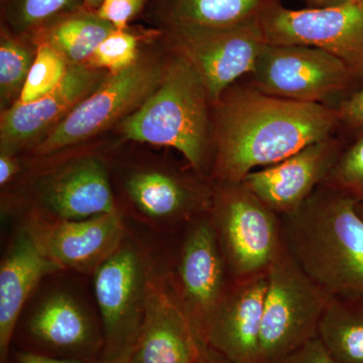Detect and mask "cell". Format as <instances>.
I'll use <instances>...</instances> for the list:
<instances>
[{"label": "cell", "instance_id": "cell-1", "mask_svg": "<svg viewBox=\"0 0 363 363\" xmlns=\"http://www.w3.org/2000/svg\"><path fill=\"white\" fill-rule=\"evenodd\" d=\"M337 108L271 96L236 82L212 104L210 182H241L334 135Z\"/></svg>", "mask_w": 363, "mask_h": 363}, {"label": "cell", "instance_id": "cell-2", "mask_svg": "<svg viewBox=\"0 0 363 363\" xmlns=\"http://www.w3.org/2000/svg\"><path fill=\"white\" fill-rule=\"evenodd\" d=\"M358 202L321 185L281 217L289 252L329 297L363 296V218Z\"/></svg>", "mask_w": 363, "mask_h": 363}, {"label": "cell", "instance_id": "cell-3", "mask_svg": "<svg viewBox=\"0 0 363 363\" xmlns=\"http://www.w3.org/2000/svg\"><path fill=\"white\" fill-rule=\"evenodd\" d=\"M112 135L121 143L176 150L189 168L209 180L213 160L212 102L201 79L175 52L169 51L159 87Z\"/></svg>", "mask_w": 363, "mask_h": 363}, {"label": "cell", "instance_id": "cell-4", "mask_svg": "<svg viewBox=\"0 0 363 363\" xmlns=\"http://www.w3.org/2000/svg\"><path fill=\"white\" fill-rule=\"evenodd\" d=\"M113 135L52 156L28 159L20 195L32 211L66 220H80L118 211L109 168Z\"/></svg>", "mask_w": 363, "mask_h": 363}, {"label": "cell", "instance_id": "cell-5", "mask_svg": "<svg viewBox=\"0 0 363 363\" xmlns=\"http://www.w3.org/2000/svg\"><path fill=\"white\" fill-rule=\"evenodd\" d=\"M169 58L159 30L150 28L135 63L109 73L42 143L23 156L49 157L111 135L159 87Z\"/></svg>", "mask_w": 363, "mask_h": 363}, {"label": "cell", "instance_id": "cell-6", "mask_svg": "<svg viewBox=\"0 0 363 363\" xmlns=\"http://www.w3.org/2000/svg\"><path fill=\"white\" fill-rule=\"evenodd\" d=\"M209 216L233 281L264 276L285 247L281 216L241 182H211Z\"/></svg>", "mask_w": 363, "mask_h": 363}, {"label": "cell", "instance_id": "cell-7", "mask_svg": "<svg viewBox=\"0 0 363 363\" xmlns=\"http://www.w3.org/2000/svg\"><path fill=\"white\" fill-rule=\"evenodd\" d=\"M329 297L285 247L267 272L259 363H284L318 336Z\"/></svg>", "mask_w": 363, "mask_h": 363}, {"label": "cell", "instance_id": "cell-8", "mask_svg": "<svg viewBox=\"0 0 363 363\" xmlns=\"http://www.w3.org/2000/svg\"><path fill=\"white\" fill-rule=\"evenodd\" d=\"M150 276L133 243L121 245L94 272L104 347L97 362H128L140 330Z\"/></svg>", "mask_w": 363, "mask_h": 363}, {"label": "cell", "instance_id": "cell-9", "mask_svg": "<svg viewBox=\"0 0 363 363\" xmlns=\"http://www.w3.org/2000/svg\"><path fill=\"white\" fill-rule=\"evenodd\" d=\"M250 77L253 87L271 96L328 106L357 82L350 69L329 52L267 43Z\"/></svg>", "mask_w": 363, "mask_h": 363}, {"label": "cell", "instance_id": "cell-10", "mask_svg": "<svg viewBox=\"0 0 363 363\" xmlns=\"http://www.w3.org/2000/svg\"><path fill=\"white\" fill-rule=\"evenodd\" d=\"M162 42L201 79L212 104L250 75L266 45L260 23L227 28L157 30Z\"/></svg>", "mask_w": 363, "mask_h": 363}, {"label": "cell", "instance_id": "cell-11", "mask_svg": "<svg viewBox=\"0 0 363 363\" xmlns=\"http://www.w3.org/2000/svg\"><path fill=\"white\" fill-rule=\"evenodd\" d=\"M267 44L317 48L341 60L363 81V6L350 1L326 9H290L281 2L259 21Z\"/></svg>", "mask_w": 363, "mask_h": 363}, {"label": "cell", "instance_id": "cell-12", "mask_svg": "<svg viewBox=\"0 0 363 363\" xmlns=\"http://www.w3.org/2000/svg\"><path fill=\"white\" fill-rule=\"evenodd\" d=\"M233 283L208 212L191 221L173 283L182 308L206 348L210 326Z\"/></svg>", "mask_w": 363, "mask_h": 363}, {"label": "cell", "instance_id": "cell-13", "mask_svg": "<svg viewBox=\"0 0 363 363\" xmlns=\"http://www.w3.org/2000/svg\"><path fill=\"white\" fill-rule=\"evenodd\" d=\"M135 162L121 167V186L124 197L140 213L156 220L193 221L209 212L211 182L152 159Z\"/></svg>", "mask_w": 363, "mask_h": 363}, {"label": "cell", "instance_id": "cell-14", "mask_svg": "<svg viewBox=\"0 0 363 363\" xmlns=\"http://www.w3.org/2000/svg\"><path fill=\"white\" fill-rule=\"evenodd\" d=\"M108 72L88 65L69 66L65 77L44 97L13 106L0 113V152L26 155L47 138L86 97Z\"/></svg>", "mask_w": 363, "mask_h": 363}, {"label": "cell", "instance_id": "cell-15", "mask_svg": "<svg viewBox=\"0 0 363 363\" xmlns=\"http://www.w3.org/2000/svg\"><path fill=\"white\" fill-rule=\"evenodd\" d=\"M128 363H221L184 311L173 283L150 278L142 330Z\"/></svg>", "mask_w": 363, "mask_h": 363}, {"label": "cell", "instance_id": "cell-16", "mask_svg": "<svg viewBox=\"0 0 363 363\" xmlns=\"http://www.w3.org/2000/svg\"><path fill=\"white\" fill-rule=\"evenodd\" d=\"M25 228L42 252L62 269L95 272L125 240L119 211L80 220L30 211Z\"/></svg>", "mask_w": 363, "mask_h": 363}, {"label": "cell", "instance_id": "cell-17", "mask_svg": "<svg viewBox=\"0 0 363 363\" xmlns=\"http://www.w3.org/2000/svg\"><path fill=\"white\" fill-rule=\"evenodd\" d=\"M342 150L341 140L332 135L278 164L255 169L241 183L274 213L288 216L323 184Z\"/></svg>", "mask_w": 363, "mask_h": 363}, {"label": "cell", "instance_id": "cell-18", "mask_svg": "<svg viewBox=\"0 0 363 363\" xmlns=\"http://www.w3.org/2000/svg\"><path fill=\"white\" fill-rule=\"evenodd\" d=\"M267 274L234 281L207 336V348L222 363H259Z\"/></svg>", "mask_w": 363, "mask_h": 363}, {"label": "cell", "instance_id": "cell-19", "mask_svg": "<svg viewBox=\"0 0 363 363\" xmlns=\"http://www.w3.org/2000/svg\"><path fill=\"white\" fill-rule=\"evenodd\" d=\"M23 227L14 236L0 266V360L6 363L23 306L45 277L61 271Z\"/></svg>", "mask_w": 363, "mask_h": 363}, {"label": "cell", "instance_id": "cell-20", "mask_svg": "<svg viewBox=\"0 0 363 363\" xmlns=\"http://www.w3.org/2000/svg\"><path fill=\"white\" fill-rule=\"evenodd\" d=\"M28 334L44 350L84 363L96 362L104 347V337L84 310L65 295L52 296L40 306L28 321Z\"/></svg>", "mask_w": 363, "mask_h": 363}, {"label": "cell", "instance_id": "cell-21", "mask_svg": "<svg viewBox=\"0 0 363 363\" xmlns=\"http://www.w3.org/2000/svg\"><path fill=\"white\" fill-rule=\"evenodd\" d=\"M281 0H149L147 23L157 30L227 28L259 23Z\"/></svg>", "mask_w": 363, "mask_h": 363}, {"label": "cell", "instance_id": "cell-22", "mask_svg": "<svg viewBox=\"0 0 363 363\" xmlns=\"http://www.w3.org/2000/svg\"><path fill=\"white\" fill-rule=\"evenodd\" d=\"M116 28L96 11L83 6L50 21L30 37L55 50L69 66L86 65L98 45Z\"/></svg>", "mask_w": 363, "mask_h": 363}, {"label": "cell", "instance_id": "cell-23", "mask_svg": "<svg viewBox=\"0 0 363 363\" xmlns=\"http://www.w3.org/2000/svg\"><path fill=\"white\" fill-rule=\"evenodd\" d=\"M358 297H330L318 337L339 363H363V304Z\"/></svg>", "mask_w": 363, "mask_h": 363}, {"label": "cell", "instance_id": "cell-24", "mask_svg": "<svg viewBox=\"0 0 363 363\" xmlns=\"http://www.w3.org/2000/svg\"><path fill=\"white\" fill-rule=\"evenodd\" d=\"M37 52L38 45L30 35L0 25V112L20 100Z\"/></svg>", "mask_w": 363, "mask_h": 363}, {"label": "cell", "instance_id": "cell-25", "mask_svg": "<svg viewBox=\"0 0 363 363\" xmlns=\"http://www.w3.org/2000/svg\"><path fill=\"white\" fill-rule=\"evenodd\" d=\"M83 6V0H0L1 26L32 35L50 21Z\"/></svg>", "mask_w": 363, "mask_h": 363}, {"label": "cell", "instance_id": "cell-26", "mask_svg": "<svg viewBox=\"0 0 363 363\" xmlns=\"http://www.w3.org/2000/svg\"><path fill=\"white\" fill-rule=\"evenodd\" d=\"M150 28H130L116 30L101 43L86 65L117 73L135 63Z\"/></svg>", "mask_w": 363, "mask_h": 363}, {"label": "cell", "instance_id": "cell-27", "mask_svg": "<svg viewBox=\"0 0 363 363\" xmlns=\"http://www.w3.org/2000/svg\"><path fill=\"white\" fill-rule=\"evenodd\" d=\"M69 65L65 60L48 45H38L37 57L21 91L18 102L23 104H32L61 83L65 77Z\"/></svg>", "mask_w": 363, "mask_h": 363}, {"label": "cell", "instance_id": "cell-28", "mask_svg": "<svg viewBox=\"0 0 363 363\" xmlns=\"http://www.w3.org/2000/svg\"><path fill=\"white\" fill-rule=\"evenodd\" d=\"M322 185L363 203V135L342 150Z\"/></svg>", "mask_w": 363, "mask_h": 363}, {"label": "cell", "instance_id": "cell-29", "mask_svg": "<svg viewBox=\"0 0 363 363\" xmlns=\"http://www.w3.org/2000/svg\"><path fill=\"white\" fill-rule=\"evenodd\" d=\"M149 0H104L97 13L114 26L116 30H126L130 23L147 7Z\"/></svg>", "mask_w": 363, "mask_h": 363}, {"label": "cell", "instance_id": "cell-30", "mask_svg": "<svg viewBox=\"0 0 363 363\" xmlns=\"http://www.w3.org/2000/svg\"><path fill=\"white\" fill-rule=\"evenodd\" d=\"M336 108L341 125L363 133V85L343 99Z\"/></svg>", "mask_w": 363, "mask_h": 363}, {"label": "cell", "instance_id": "cell-31", "mask_svg": "<svg viewBox=\"0 0 363 363\" xmlns=\"http://www.w3.org/2000/svg\"><path fill=\"white\" fill-rule=\"evenodd\" d=\"M284 363H339L327 350L320 338H313Z\"/></svg>", "mask_w": 363, "mask_h": 363}, {"label": "cell", "instance_id": "cell-32", "mask_svg": "<svg viewBox=\"0 0 363 363\" xmlns=\"http://www.w3.org/2000/svg\"><path fill=\"white\" fill-rule=\"evenodd\" d=\"M25 157L21 155H9L0 152V186L6 188L20 177L23 172Z\"/></svg>", "mask_w": 363, "mask_h": 363}, {"label": "cell", "instance_id": "cell-33", "mask_svg": "<svg viewBox=\"0 0 363 363\" xmlns=\"http://www.w3.org/2000/svg\"><path fill=\"white\" fill-rule=\"evenodd\" d=\"M16 362L18 363H84L79 360L61 359L30 352V351H21L16 353Z\"/></svg>", "mask_w": 363, "mask_h": 363}, {"label": "cell", "instance_id": "cell-34", "mask_svg": "<svg viewBox=\"0 0 363 363\" xmlns=\"http://www.w3.org/2000/svg\"><path fill=\"white\" fill-rule=\"evenodd\" d=\"M351 0H305L309 9H326V7H334L342 6Z\"/></svg>", "mask_w": 363, "mask_h": 363}, {"label": "cell", "instance_id": "cell-35", "mask_svg": "<svg viewBox=\"0 0 363 363\" xmlns=\"http://www.w3.org/2000/svg\"><path fill=\"white\" fill-rule=\"evenodd\" d=\"M104 1V0H83V4H84L85 7L91 9V11H97Z\"/></svg>", "mask_w": 363, "mask_h": 363}, {"label": "cell", "instance_id": "cell-36", "mask_svg": "<svg viewBox=\"0 0 363 363\" xmlns=\"http://www.w3.org/2000/svg\"><path fill=\"white\" fill-rule=\"evenodd\" d=\"M357 209L358 212H359V214L362 215L363 218V203H358Z\"/></svg>", "mask_w": 363, "mask_h": 363}, {"label": "cell", "instance_id": "cell-37", "mask_svg": "<svg viewBox=\"0 0 363 363\" xmlns=\"http://www.w3.org/2000/svg\"><path fill=\"white\" fill-rule=\"evenodd\" d=\"M351 1L354 2V4H359V6H363V0H351Z\"/></svg>", "mask_w": 363, "mask_h": 363}, {"label": "cell", "instance_id": "cell-38", "mask_svg": "<svg viewBox=\"0 0 363 363\" xmlns=\"http://www.w3.org/2000/svg\"><path fill=\"white\" fill-rule=\"evenodd\" d=\"M93 363H106V362H97V360H96V362H94ZM118 363H128V362H118Z\"/></svg>", "mask_w": 363, "mask_h": 363}, {"label": "cell", "instance_id": "cell-39", "mask_svg": "<svg viewBox=\"0 0 363 363\" xmlns=\"http://www.w3.org/2000/svg\"><path fill=\"white\" fill-rule=\"evenodd\" d=\"M222 363V362H221Z\"/></svg>", "mask_w": 363, "mask_h": 363}]
</instances>
